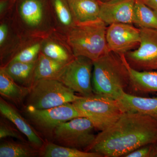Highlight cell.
I'll list each match as a JSON object with an SVG mask.
<instances>
[{
	"label": "cell",
	"instance_id": "cell-1",
	"mask_svg": "<svg viewBox=\"0 0 157 157\" xmlns=\"http://www.w3.org/2000/svg\"><path fill=\"white\" fill-rule=\"evenodd\" d=\"M157 140V120L138 113L125 112L112 126L97 135L88 151L103 157H124Z\"/></svg>",
	"mask_w": 157,
	"mask_h": 157
},
{
	"label": "cell",
	"instance_id": "cell-2",
	"mask_svg": "<svg viewBox=\"0 0 157 157\" xmlns=\"http://www.w3.org/2000/svg\"><path fill=\"white\" fill-rule=\"evenodd\" d=\"M8 17L23 37L44 38L56 31L49 0H17Z\"/></svg>",
	"mask_w": 157,
	"mask_h": 157
},
{
	"label": "cell",
	"instance_id": "cell-3",
	"mask_svg": "<svg viewBox=\"0 0 157 157\" xmlns=\"http://www.w3.org/2000/svg\"><path fill=\"white\" fill-rule=\"evenodd\" d=\"M129 85L128 70L121 56L109 52L93 61L92 86L95 94L117 100Z\"/></svg>",
	"mask_w": 157,
	"mask_h": 157
},
{
	"label": "cell",
	"instance_id": "cell-4",
	"mask_svg": "<svg viewBox=\"0 0 157 157\" xmlns=\"http://www.w3.org/2000/svg\"><path fill=\"white\" fill-rule=\"evenodd\" d=\"M107 25L101 19L76 23L65 35L75 57L94 61L109 52L106 40Z\"/></svg>",
	"mask_w": 157,
	"mask_h": 157
},
{
	"label": "cell",
	"instance_id": "cell-5",
	"mask_svg": "<svg viewBox=\"0 0 157 157\" xmlns=\"http://www.w3.org/2000/svg\"><path fill=\"white\" fill-rule=\"evenodd\" d=\"M73 104L82 117L89 119L101 132L112 126L124 113L117 100L101 94L81 96Z\"/></svg>",
	"mask_w": 157,
	"mask_h": 157
},
{
	"label": "cell",
	"instance_id": "cell-6",
	"mask_svg": "<svg viewBox=\"0 0 157 157\" xmlns=\"http://www.w3.org/2000/svg\"><path fill=\"white\" fill-rule=\"evenodd\" d=\"M81 96L56 79L35 82L26 99V105L37 109H46L75 102Z\"/></svg>",
	"mask_w": 157,
	"mask_h": 157
},
{
	"label": "cell",
	"instance_id": "cell-7",
	"mask_svg": "<svg viewBox=\"0 0 157 157\" xmlns=\"http://www.w3.org/2000/svg\"><path fill=\"white\" fill-rule=\"evenodd\" d=\"M93 123L87 118H75L55 129L52 138L59 145L88 151L97 135Z\"/></svg>",
	"mask_w": 157,
	"mask_h": 157
},
{
	"label": "cell",
	"instance_id": "cell-8",
	"mask_svg": "<svg viewBox=\"0 0 157 157\" xmlns=\"http://www.w3.org/2000/svg\"><path fill=\"white\" fill-rule=\"evenodd\" d=\"M93 61L84 56L75 57L62 68L55 79L82 97L94 94L92 86Z\"/></svg>",
	"mask_w": 157,
	"mask_h": 157
},
{
	"label": "cell",
	"instance_id": "cell-9",
	"mask_svg": "<svg viewBox=\"0 0 157 157\" xmlns=\"http://www.w3.org/2000/svg\"><path fill=\"white\" fill-rule=\"evenodd\" d=\"M24 110L26 116L34 126L51 138L55 129L61 124L75 118L82 117L72 103L42 109L25 106Z\"/></svg>",
	"mask_w": 157,
	"mask_h": 157
},
{
	"label": "cell",
	"instance_id": "cell-10",
	"mask_svg": "<svg viewBox=\"0 0 157 157\" xmlns=\"http://www.w3.org/2000/svg\"><path fill=\"white\" fill-rule=\"evenodd\" d=\"M140 42L138 48L124 55L129 66L137 71L157 70V30L139 28Z\"/></svg>",
	"mask_w": 157,
	"mask_h": 157
},
{
	"label": "cell",
	"instance_id": "cell-11",
	"mask_svg": "<svg viewBox=\"0 0 157 157\" xmlns=\"http://www.w3.org/2000/svg\"><path fill=\"white\" fill-rule=\"evenodd\" d=\"M106 40L109 52L124 55L139 46L140 29L129 24H112L107 26Z\"/></svg>",
	"mask_w": 157,
	"mask_h": 157
},
{
	"label": "cell",
	"instance_id": "cell-12",
	"mask_svg": "<svg viewBox=\"0 0 157 157\" xmlns=\"http://www.w3.org/2000/svg\"><path fill=\"white\" fill-rule=\"evenodd\" d=\"M136 0L100 2L99 18L107 25L114 23L134 24Z\"/></svg>",
	"mask_w": 157,
	"mask_h": 157
},
{
	"label": "cell",
	"instance_id": "cell-13",
	"mask_svg": "<svg viewBox=\"0 0 157 157\" xmlns=\"http://www.w3.org/2000/svg\"><path fill=\"white\" fill-rule=\"evenodd\" d=\"M0 112L3 117L14 125L26 137L33 146L41 150L45 142L33 126L20 113L16 107L0 98Z\"/></svg>",
	"mask_w": 157,
	"mask_h": 157
},
{
	"label": "cell",
	"instance_id": "cell-14",
	"mask_svg": "<svg viewBox=\"0 0 157 157\" xmlns=\"http://www.w3.org/2000/svg\"><path fill=\"white\" fill-rule=\"evenodd\" d=\"M41 53L62 63H68L75 58L63 34L55 31L42 39Z\"/></svg>",
	"mask_w": 157,
	"mask_h": 157
},
{
	"label": "cell",
	"instance_id": "cell-15",
	"mask_svg": "<svg viewBox=\"0 0 157 157\" xmlns=\"http://www.w3.org/2000/svg\"><path fill=\"white\" fill-rule=\"evenodd\" d=\"M124 112L138 113L157 121V97L144 98L123 91L117 99Z\"/></svg>",
	"mask_w": 157,
	"mask_h": 157
},
{
	"label": "cell",
	"instance_id": "cell-16",
	"mask_svg": "<svg viewBox=\"0 0 157 157\" xmlns=\"http://www.w3.org/2000/svg\"><path fill=\"white\" fill-rule=\"evenodd\" d=\"M130 76L129 86L137 93L157 92V70L137 71L132 69L127 63L124 55L121 56Z\"/></svg>",
	"mask_w": 157,
	"mask_h": 157
},
{
	"label": "cell",
	"instance_id": "cell-17",
	"mask_svg": "<svg viewBox=\"0 0 157 157\" xmlns=\"http://www.w3.org/2000/svg\"><path fill=\"white\" fill-rule=\"evenodd\" d=\"M30 87L22 86L14 81L4 68L0 69V94L2 97L20 106L26 100Z\"/></svg>",
	"mask_w": 157,
	"mask_h": 157
},
{
	"label": "cell",
	"instance_id": "cell-18",
	"mask_svg": "<svg viewBox=\"0 0 157 157\" xmlns=\"http://www.w3.org/2000/svg\"><path fill=\"white\" fill-rule=\"evenodd\" d=\"M76 23L100 19L99 0H67Z\"/></svg>",
	"mask_w": 157,
	"mask_h": 157
},
{
	"label": "cell",
	"instance_id": "cell-19",
	"mask_svg": "<svg viewBox=\"0 0 157 157\" xmlns=\"http://www.w3.org/2000/svg\"><path fill=\"white\" fill-rule=\"evenodd\" d=\"M42 39L43 38L38 37H24L9 63L11 61L25 63L36 62L41 52Z\"/></svg>",
	"mask_w": 157,
	"mask_h": 157
},
{
	"label": "cell",
	"instance_id": "cell-20",
	"mask_svg": "<svg viewBox=\"0 0 157 157\" xmlns=\"http://www.w3.org/2000/svg\"><path fill=\"white\" fill-rule=\"evenodd\" d=\"M36 62L25 63L11 61L2 67L18 84L31 87L34 82V72Z\"/></svg>",
	"mask_w": 157,
	"mask_h": 157
},
{
	"label": "cell",
	"instance_id": "cell-21",
	"mask_svg": "<svg viewBox=\"0 0 157 157\" xmlns=\"http://www.w3.org/2000/svg\"><path fill=\"white\" fill-rule=\"evenodd\" d=\"M56 24V31L65 35L76 24L67 0H49Z\"/></svg>",
	"mask_w": 157,
	"mask_h": 157
},
{
	"label": "cell",
	"instance_id": "cell-22",
	"mask_svg": "<svg viewBox=\"0 0 157 157\" xmlns=\"http://www.w3.org/2000/svg\"><path fill=\"white\" fill-rule=\"evenodd\" d=\"M40 155L44 157H103L98 153L64 146L51 141L45 142Z\"/></svg>",
	"mask_w": 157,
	"mask_h": 157
},
{
	"label": "cell",
	"instance_id": "cell-23",
	"mask_svg": "<svg viewBox=\"0 0 157 157\" xmlns=\"http://www.w3.org/2000/svg\"><path fill=\"white\" fill-rule=\"evenodd\" d=\"M40 152L29 142L5 140L0 144V157H33Z\"/></svg>",
	"mask_w": 157,
	"mask_h": 157
},
{
	"label": "cell",
	"instance_id": "cell-24",
	"mask_svg": "<svg viewBox=\"0 0 157 157\" xmlns=\"http://www.w3.org/2000/svg\"><path fill=\"white\" fill-rule=\"evenodd\" d=\"M65 65L40 52L35 67L34 83L42 79H55Z\"/></svg>",
	"mask_w": 157,
	"mask_h": 157
},
{
	"label": "cell",
	"instance_id": "cell-25",
	"mask_svg": "<svg viewBox=\"0 0 157 157\" xmlns=\"http://www.w3.org/2000/svg\"><path fill=\"white\" fill-rule=\"evenodd\" d=\"M134 24L139 28L157 30V14L142 0H136Z\"/></svg>",
	"mask_w": 157,
	"mask_h": 157
},
{
	"label": "cell",
	"instance_id": "cell-26",
	"mask_svg": "<svg viewBox=\"0 0 157 157\" xmlns=\"http://www.w3.org/2000/svg\"><path fill=\"white\" fill-rule=\"evenodd\" d=\"M8 137L16 138L23 142H29L27 141L22 133L14 125H12L6 119H1L0 121V139H4Z\"/></svg>",
	"mask_w": 157,
	"mask_h": 157
},
{
	"label": "cell",
	"instance_id": "cell-27",
	"mask_svg": "<svg viewBox=\"0 0 157 157\" xmlns=\"http://www.w3.org/2000/svg\"><path fill=\"white\" fill-rule=\"evenodd\" d=\"M152 151V144H147L136 149L124 157H151Z\"/></svg>",
	"mask_w": 157,
	"mask_h": 157
},
{
	"label": "cell",
	"instance_id": "cell-28",
	"mask_svg": "<svg viewBox=\"0 0 157 157\" xmlns=\"http://www.w3.org/2000/svg\"><path fill=\"white\" fill-rule=\"evenodd\" d=\"M17 0H0L1 19L9 16Z\"/></svg>",
	"mask_w": 157,
	"mask_h": 157
},
{
	"label": "cell",
	"instance_id": "cell-29",
	"mask_svg": "<svg viewBox=\"0 0 157 157\" xmlns=\"http://www.w3.org/2000/svg\"><path fill=\"white\" fill-rule=\"evenodd\" d=\"M142 1L151 8L157 14V0H142Z\"/></svg>",
	"mask_w": 157,
	"mask_h": 157
},
{
	"label": "cell",
	"instance_id": "cell-30",
	"mask_svg": "<svg viewBox=\"0 0 157 157\" xmlns=\"http://www.w3.org/2000/svg\"><path fill=\"white\" fill-rule=\"evenodd\" d=\"M152 151L151 154L153 153L157 152V140L154 143L152 144Z\"/></svg>",
	"mask_w": 157,
	"mask_h": 157
},
{
	"label": "cell",
	"instance_id": "cell-31",
	"mask_svg": "<svg viewBox=\"0 0 157 157\" xmlns=\"http://www.w3.org/2000/svg\"><path fill=\"white\" fill-rule=\"evenodd\" d=\"M151 157H157V152L153 153L151 155Z\"/></svg>",
	"mask_w": 157,
	"mask_h": 157
},
{
	"label": "cell",
	"instance_id": "cell-32",
	"mask_svg": "<svg viewBox=\"0 0 157 157\" xmlns=\"http://www.w3.org/2000/svg\"><path fill=\"white\" fill-rule=\"evenodd\" d=\"M101 2H106L108 1H111V0H99Z\"/></svg>",
	"mask_w": 157,
	"mask_h": 157
}]
</instances>
